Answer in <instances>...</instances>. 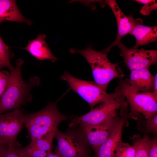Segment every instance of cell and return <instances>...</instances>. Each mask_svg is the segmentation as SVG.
I'll return each instance as SVG.
<instances>
[{
  "mask_svg": "<svg viewBox=\"0 0 157 157\" xmlns=\"http://www.w3.org/2000/svg\"><path fill=\"white\" fill-rule=\"evenodd\" d=\"M128 107L127 101L122 94L114 100L101 103L83 115L74 117L69 123V126L72 128L78 125L99 124L121 115H119L118 114L127 112Z\"/></svg>",
  "mask_w": 157,
  "mask_h": 157,
  "instance_id": "obj_6",
  "label": "cell"
},
{
  "mask_svg": "<svg viewBox=\"0 0 157 157\" xmlns=\"http://www.w3.org/2000/svg\"><path fill=\"white\" fill-rule=\"evenodd\" d=\"M8 147V145L0 141V157H1Z\"/></svg>",
  "mask_w": 157,
  "mask_h": 157,
  "instance_id": "obj_27",
  "label": "cell"
},
{
  "mask_svg": "<svg viewBox=\"0 0 157 157\" xmlns=\"http://www.w3.org/2000/svg\"><path fill=\"white\" fill-rule=\"evenodd\" d=\"M134 1L139 3L144 4L140 11V13L143 15H148L153 10H157V0H136Z\"/></svg>",
  "mask_w": 157,
  "mask_h": 157,
  "instance_id": "obj_22",
  "label": "cell"
},
{
  "mask_svg": "<svg viewBox=\"0 0 157 157\" xmlns=\"http://www.w3.org/2000/svg\"><path fill=\"white\" fill-rule=\"evenodd\" d=\"M130 34L136 38V42L133 48L138 49L140 46L155 42L157 39V26H148L143 24L136 25Z\"/></svg>",
  "mask_w": 157,
  "mask_h": 157,
  "instance_id": "obj_16",
  "label": "cell"
},
{
  "mask_svg": "<svg viewBox=\"0 0 157 157\" xmlns=\"http://www.w3.org/2000/svg\"><path fill=\"white\" fill-rule=\"evenodd\" d=\"M129 118L128 113L123 115L109 137L98 148L95 153L96 157H115V149L119 144L122 142L123 126L126 120Z\"/></svg>",
  "mask_w": 157,
  "mask_h": 157,
  "instance_id": "obj_12",
  "label": "cell"
},
{
  "mask_svg": "<svg viewBox=\"0 0 157 157\" xmlns=\"http://www.w3.org/2000/svg\"><path fill=\"white\" fill-rule=\"evenodd\" d=\"M57 103L49 102L39 111L25 114L24 124L31 140L56 131L61 122L71 118L70 116L65 115L60 112L57 107Z\"/></svg>",
  "mask_w": 157,
  "mask_h": 157,
  "instance_id": "obj_3",
  "label": "cell"
},
{
  "mask_svg": "<svg viewBox=\"0 0 157 157\" xmlns=\"http://www.w3.org/2000/svg\"><path fill=\"white\" fill-rule=\"evenodd\" d=\"M11 55L9 47L4 42L0 36V66L3 67H7L10 72L14 69L10 62Z\"/></svg>",
  "mask_w": 157,
  "mask_h": 157,
  "instance_id": "obj_19",
  "label": "cell"
},
{
  "mask_svg": "<svg viewBox=\"0 0 157 157\" xmlns=\"http://www.w3.org/2000/svg\"><path fill=\"white\" fill-rule=\"evenodd\" d=\"M148 157H157V139L156 136L151 140Z\"/></svg>",
  "mask_w": 157,
  "mask_h": 157,
  "instance_id": "obj_25",
  "label": "cell"
},
{
  "mask_svg": "<svg viewBox=\"0 0 157 157\" xmlns=\"http://www.w3.org/2000/svg\"><path fill=\"white\" fill-rule=\"evenodd\" d=\"M25 114L19 109L0 115V141L8 147L19 148L17 137L23 128Z\"/></svg>",
  "mask_w": 157,
  "mask_h": 157,
  "instance_id": "obj_8",
  "label": "cell"
},
{
  "mask_svg": "<svg viewBox=\"0 0 157 157\" xmlns=\"http://www.w3.org/2000/svg\"><path fill=\"white\" fill-rule=\"evenodd\" d=\"M125 114L99 124L80 126L81 132L95 154L99 147L109 137Z\"/></svg>",
  "mask_w": 157,
  "mask_h": 157,
  "instance_id": "obj_9",
  "label": "cell"
},
{
  "mask_svg": "<svg viewBox=\"0 0 157 157\" xmlns=\"http://www.w3.org/2000/svg\"><path fill=\"white\" fill-rule=\"evenodd\" d=\"M135 149L134 146L128 143L120 142L116 147L115 157H134Z\"/></svg>",
  "mask_w": 157,
  "mask_h": 157,
  "instance_id": "obj_20",
  "label": "cell"
},
{
  "mask_svg": "<svg viewBox=\"0 0 157 157\" xmlns=\"http://www.w3.org/2000/svg\"><path fill=\"white\" fill-rule=\"evenodd\" d=\"M18 149L8 147L1 157H22L19 154Z\"/></svg>",
  "mask_w": 157,
  "mask_h": 157,
  "instance_id": "obj_26",
  "label": "cell"
},
{
  "mask_svg": "<svg viewBox=\"0 0 157 157\" xmlns=\"http://www.w3.org/2000/svg\"><path fill=\"white\" fill-rule=\"evenodd\" d=\"M18 151L22 157H46L49 154L44 151L35 148L29 145L22 148H18Z\"/></svg>",
  "mask_w": 157,
  "mask_h": 157,
  "instance_id": "obj_21",
  "label": "cell"
},
{
  "mask_svg": "<svg viewBox=\"0 0 157 157\" xmlns=\"http://www.w3.org/2000/svg\"><path fill=\"white\" fill-rule=\"evenodd\" d=\"M10 74L5 71L4 76L0 79V98L5 91L7 88Z\"/></svg>",
  "mask_w": 157,
  "mask_h": 157,
  "instance_id": "obj_24",
  "label": "cell"
},
{
  "mask_svg": "<svg viewBox=\"0 0 157 157\" xmlns=\"http://www.w3.org/2000/svg\"><path fill=\"white\" fill-rule=\"evenodd\" d=\"M46 37L44 34H39L35 39L28 40V44L22 49L28 51L38 60H50L54 63L57 58L50 51L46 42Z\"/></svg>",
  "mask_w": 157,
  "mask_h": 157,
  "instance_id": "obj_14",
  "label": "cell"
},
{
  "mask_svg": "<svg viewBox=\"0 0 157 157\" xmlns=\"http://www.w3.org/2000/svg\"><path fill=\"white\" fill-rule=\"evenodd\" d=\"M131 140L135 149L134 157H148L151 141L149 136L145 135L141 137L135 135Z\"/></svg>",
  "mask_w": 157,
  "mask_h": 157,
  "instance_id": "obj_17",
  "label": "cell"
},
{
  "mask_svg": "<svg viewBox=\"0 0 157 157\" xmlns=\"http://www.w3.org/2000/svg\"><path fill=\"white\" fill-rule=\"evenodd\" d=\"M23 63V59H17L15 68L10 72L6 89L0 98V115L18 109L22 105L31 101V90L40 84V79L37 76L31 77L28 83L24 82L21 75V67Z\"/></svg>",
  "mask_w": 157,
  "mask_h": 157,
  "instance_id": "obj_1",
  "label": "cell"
},
{
  "mask_svg": "<svg viewBox=\"0 0 157 157\" xmlns=\"http://www.w3.org/2000/svg\"><path fill=\"white\" fill-rule=\"evenodd\" d=\"M118 86L129 107L130 118L137 119L142 115L147 120L157 113V94L136 91L131 86L129 78L120 80Z\"/></svg>",
  "mask_w": 157,
  "mask_h": 157,
  "instance_id": "obj_4",
  "label": "cell"
},
{
  "mask_svg": "<svg viewBox=\"0 0 157 157\" xmlns=\"http://www.w3.org/2000/svg\"><path fill=\"white\" fill-rule=\"evenodd\" d=\"M120 49L119 55L123 57L126 65L131 71L149 68L157 63V50L128 48L120 42L118 45Z\"/></svg>",
  "mask_w": 157,
  "mask_h": 157,
  "instance_id": "obj_10",
  "label": "cell"
},
{
  "mask_svg": "<svg viewBox=\"0 0 157 157\" xmlns=\"http://www.w3.org/2000/svg\"><path fill=\"white\" fill-rule=\"evenodd\" d=\"M56 131H52L40 138L31 140L29 145L49 154L51 152L52 140Z\"/></svg>",
  "mask_w": 157,
  "mask_h": 157,
  "instance_id": "obj_18",
  "label": "cell"
},
{
  "mask_svg": "<svg viewBox=\"0 0 157 157\" xmlns=\"http://www.w3.org/2000/svg\"><path fill=\"white\" fill-rule=\"evenodd\" d=\"M4 21L24 22L28 25L32 23L21 14L14 0H0V23Z\"/></svg>",
  "mask_w": 157,
  "mask_h": 157,
  "instance_id": "obj_15",
  "label": "cell"
},
{
  "mask_svg": "<svg viewBox=\"0 0 157 157\" xmlns=\"http://www.w3.org/2000/svg\"><path fill=\"white\" fill-rule=\"evenodd\" d=\"M69 51L72 53L80 54L85 58L91 67L94 82L105 91L112 80L124 76L118 64L109 61L108 53L104 50L97 51L89 45L82 50L71 48Z\"/></svg>",
  "mask_w": 157,
  "mask_h": 157,
  "instance_id": "obj_2",
  "label": "cell"
},
{
  "mask_svg": "<svg viewBox=\"0 0 157 157\" xmlns=\"http://www.w3.org/2000/svg\"><path fill=\"white\" fill-rule=\"evenodd\" d=\"M147 131L154 134L155 136L157 134V113L151 118L147 120L146 125Z\"/></svg>",
  "mask_w": 157,
  "mask_h": 157,
  "instance_id": "obj_23",
  "label": "cell"
},
{
  "mask_svg": "<svg viewBox=\"0 0 157 157\" xmlns=\"http://www.w3.org/2000/svg\"><path fill=\"white\" fill-rule=\"evenodd\" d=\"M66 81L69 89L78 94L90 105L91 109L98 104L114 100L122 94L119 86L112 93H108L95 82L79 79L72 76L66 71L61 76Z\"/></svg>",
  "mask_w": 157,
  "mask_h": 157,
  "instance_id": "obj_5",
  "label": "cell"
},
{
  "mask_svg": "<svg viewBox=\"0 0 157 157\" xmlns=\"http://www.w3.org/2000/svg\"><path fill=\"white\" fill-rule=\"evenodd\" d=\"M129 77V84L135 90L142 93L153 92L154 77L150 73L149 68L131 71Z\"/></svg>",
  "mask_w": 157,
  "mask_h": 157,
  "instance_id": "obj_13",
  "label": "cell"
},
{
  "mask_svg": "<svg viewBox=\"0 0 157 157\" xmlns=\"http://www.w3.org/2000/svg\"><path fill=\"white\" fill-rule=\"evenodd\" d=\"M57 141L55 152L61 157H90V146L81 132L63 133L56 131Z\"/></svg>",
  "mask_w": 157,
  "mask_h": 157,
  "instance_id": "obj_7",
  "label": "cell"
},
{
  "mask_svg": "<svg viewBox=\"0 0 157 157\" xmlns=\"http://www.w3.org/2000/svg\"><path fill=\"white\" fill-rule=\"evenodd\" d=\"M154 89L153 92L156 94H157V74L154 76Z\"/></svg>",
  "mask_w": 157,
  "mask_h": 157,
  "instance_id": "obj_28",
  "label": "cell"
},
{
  "mask_svg": "<svg viewBox=\"0 0 157 157\" xmlns=\"http://www.w3.org/2000/svg\"><path fill=\"white\" fill-rule=\"evenodd\" d=\"M105 3L110 7L115 16L117 24V34L114 42L109 46L104 49L108 53L114 47L118 46L122 39L125 35L131 34L135 26L143 24L142 20L140 18L135 19L132 15L127 16L124 14L115 0H106Z\"/></svg>",
  "mask_w": 157,
  "mask_h": 157,
  "instance_id": "obj_11",
  "label": "cell"
},
{
  "mask_svg": "<svg viewBox=\"0 0 157 157\" xmlns=\"http://www.w3.org/2000/svg\"><path fill=\"white\" fill-rule=\"evenodd\" d=\"M3 67L1 66H0V79L3 77L4 76L5 71L1 70V69Z\"/></svg>",
  "mask_w": 157,
  "mask_h": 157,
  "instance_id": "obj_29",
  "label": "cell"
}]
</instances>
